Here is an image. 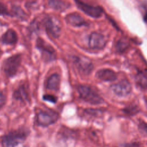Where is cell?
<instances>
[{
	"label": "cell",
	"mask_w": 147,
	"mask_h": 147,
	"mask_svg": "<svg viewBox=\"0 0 147 147\" xmlns=\"http://www.w3.org/2000/svg\"><path fill=\"white\" fill-rule=\"evenodd\" d=\"M78 90L80 98L88 103L92 105H98L103 102L100 95L90 87L81 85L78 87Z\"/></svg>",
	"instance_id": "obj_1"
},
{
	"label": "cell",
	"mask_w": 147,
	"mask_h": 147,
	"mask_svg": "<svg viewBox=\"0 0 147 147\" xmlns=\"http://www.w3.org/2000/svg\"><path fill=\"white\" fill-rule=\"evenodd\" d=\"M21 57L20 55H13L8 58L3 65V71L8 77L14 76L21 65Z\"/></svg>",
	"instance_id": "obj_2"
},
{
	"label": "cell",
	"mask_w": 147,
	"mask_h": 147,
	"mask_svg": "<svg viewBox=\"0 0 147 147\" xmlns=\"http://www.w3.org/2000/svg\"><path fill=\"white\" fill-rule=\"evenodd\" d=\"M25 138V134L22 131H16L5 135L2 138V147H16L22 142Z\"/></svg>",
	"instance_id": "obj_3"
},
{
	"label": "cell",
	"mask_w": 147,
	"mask_h": 147,
	"mask_svg": "<svg viewBox=\"0 0 147 147\" xmlns=\"http://www.w3.org/2000/svg\"><path fill=\"white\" fill-rule=\"evenodd\" d=\"M58 114L52 110H40L36 115L38 125L48 126L54 123L58 119Z\"/></svg>",
	"instance_id": "obj_4"
},
{
	"label": "cell",
	"mask_w": 147,
	"mask_h": 147,
	"mask_svg": "<svg viewBox=\"0 0 147 147\" xmlns=\"http://www.w3.org/2000/svg\"><path fill=\"white\" fill-rule=\"evenodd\" d=\"M37 47L41 51L43 59L46 61H51L56 59V53L54 48L41 38L37 40Z\"/></svg>",
	"instance_id": "obj_5"
},
{
	"label": "cell",
	"mask_w": 147,
	"mask_h": 147,
	"mask_svg": "<svg viewBox=\"0 0 147 147\" xmlns=\"http://www.w3.org/2000/svg\"><path fill=\"white\" fill-rule=\"evenodd\" d=\"M75 3L82 11L91 17L99 18L102 14V9L99 6L91 5L79 1H75Z\"/></svg>",
	"instance_id": "obj_6"
},
{
	"label": "cell",
	"mask_w": 147,
	"mask_h": 147,
	"mask_svg": "<svg viewBox=\"0 0 147 147\" xmlns=\"http://www.w3.org/2000/svg\"><path fill=\"white\" fill-rule=\"evenodd\" d=\"M111 90L115 94L119 96H125L129 95L131 91L130 83L126 79L121 80L111 86Z\"/></svg>",
	"instance_id": "obj_7"
},
{
	"label": "cell",
	"mask_w": 147,
	"mask_h": 147,
	"mask_svg": "<svg viewBox=\"0 0 147 147\" xmlns=\"http://www.w3.org/2000/svg\"><path fill=\"white\" fill-rule=\"evenodd\" d=\"M106 43L105 37L100 33L93 32L89 36L88 45L92 49H102L105 46Z\"/></svg>",
	"instance_id": "obj_8"
},
{
	"label": "cell",
	"mask_w": 147,
	"mask_h": 147,
	"mask_svg": "<svg viewBox=\"0 0 147 147\" xmlns=\"http://www.w3.org/2000/svg\"><path fill=\"white\" fill-rule=\"evenodd\" d=\"M74 63L77 69L84 75L89 74L93 69L92 64L87 59L75 57Z\"/></svg>",
	"instance_id": "obj_9"
},
{
	"label": "cell",
	"mask_w": 147,
	"mask_h": 147,
	"mask_svg": "<svg viewBox=\"0 0 147 147\" xmlns=\"http://www.w3.org/2000/svg\"><path fill=\"white\" fill-rule=\"evenodd\" d=\"M47 32L53 37H58L61 33V28L57 22L52 18H48L45 22Z\"/></svg>",
	"instance_id": "obj_10"
},
{
	"label": "cell",
	"mask_w": 147,
	"mask_h": 147,
	"mask_svg": "<svg viewBox=\"0 0 147 147\" xmlns=\"http://www.w3.org/2000/svg\"><path fill=\"white\" fill-rule=\"evenodd\" d=\"M96 77L105 82H113L117 79L116 73L109 69H102L98 71L95 75Z\"/></svg>",
	"instance_id": "obj_11"
},
{
	"label": "cell",
	"mask_w": 147,
	"mask_h": 147,
	"mask_svg": "<svg viewBox=\"0 0 147 147\" xmlns=\"http://www.w3.org/2000/svg\"><path fill=\"white\" fill-rule=\"evenodd\" d=\"M66 21L74 26L87 25L86 21L78 13H70L65 17Z\"/></svg>",
	"instance_id": "obj_12"
},
{
	"label": "cell",
	"mask_w": 147,
	"mask_h": 147,
	"mask_svg": "<svg viewBox=\"0 0 147 147\" xmlns=\"http://www.w3.org/2000/svg\"><path fill=\"white\" fill-rule=\"evenodd\" d=\"M18 37L13 29H9L1 37V41L5 44H14L17 42Z\"/></svg>",
	"instance_id": "obj_13"
},
{
	"label": "cell",
	"mask_w": 147,
	"mask_h": 147,
	"mask_svg": "<svg viewBox=\"0 0 147 147\" xmlns=\"http://www.w3.org/2000/svg\"><path fill=\"white\" fill-rule=\"evenodd\" d=\"M60 77L57 74H54L51 75L47 82L46 87L48 89L57 91L60 86Z\"/></svg>",
	"instance_id": "obj_14"
},
{
	"label": "cell",
	"mask_w": 147,
	"mask_h": 147,
	"mask_svg": "<svg viewBox=\"0 0 147 147\" xmlns=\"http://www.w3.org/2000/svg\"><path fill=\"white\" fill-rule=\"evenodd\" d=\"M28 92L25 85H21L14 92V97L16 99L25 102L28 100Z\"/></svg>",
	"instance_id": "obj_15"
},
{
	"label": "cell",
	"mask_w": 147,
	"mask_h": 147,
	"mask_svg": "<svg viewBox=\"0 0 147 147\" xmlns=\"http://www.w3.org/2000/svg\"><path fill=\"white\" fill-rule=\"evenodd\" d=\"M135 80L137 84L141 88L147 89V71L142 70L138 71L136 76Z\"/></svg>",
	"instance_id": "obj_16"
},
{
	"label": "cell",
	"mask_w": 147,
	"mask_h": 147,
	"mask_svg": "<svg viewBox=\"0 0 147 147\" xmlns=\"http://www.w3.org/2000/svg\"><path fill=\"white\" fill-rule=\"evenodd\" d=\"M49 5L52 8L58 10H64L69 7L68 3L61 1H51L49 2Z\"/></svg>",
	"instance_id": "obj_17"
},
{
	"label": "cell",
	"mask_w": 147,
	"mask_h": 147,
	"mask_svg": "<svg viewBox=\"0 0 147 147\" xmlns=\"http://www.w3.org/2000/svg\"><path fill=\"white\" fill-rule=\"evenodd\" d=\"M128 47L129 42L125 38H121L117 42L115 48L117 51L122 52L125 51Z\"/></svg>",
	"instance_id": "obj_18"
},
{
	"label": "cell",
	"mask_w": 147,
	"mask_h": 147,
	"mask_svg": "<svg viewBox=\"0 0 147 147\" xmlns=\"http://www.w3.org/2000/svg\"><path fill=\"white\" fill-rule=\"evenodd\" d=\"M43 99L47 101H49L52 103H56L57 101V98L51 95H45L43 96Z\"/></svg>",
	"instance_id": "obj_19"
},
{
	"label": "cell",
	"mask_w": 147,
	"mask_h": 147,
	"mask_svg": "<svg viewBox=\"0 0 147 147\" xmlns=\"http://www.w3.org/2000/svg\"><path fill=\"white\" fill-rule=\"evenodd\" d=\"M0 14L1 15H7L9 14L7 9L6 6L0 2Z\"/></svg>",
	"instance_id": "obj_20"
},
{
	"label": "cell",
	"mask_w": 147,
	"mask_h": 147,
	"mask_svg": "<svg viewBox=\"0 0 147 147\" xmlns=\"http://www.w3.org/2000/svg\"><path fill=\"white\" fill-rule=\"evenodd\" d=\"M6 102V97L3 93L0 91V110L2 108Z\"/></svg>",
	"instance_id": "obj_21"
},
{
	"label": "cell",
	"mask_w": 147,
	"mask_h": 147,
	"mask_svg": "<svg viewBox=\"0 0 147 147\" xmlns=\"http://www.w3.org/2000/svg\"><path fill=\"white\" fill-rule=\"evenodd\" d=\"M140 129L147 134V123L145 122H141L139 125Z\"/></svg>",
	"instance_id": "obj_22"
},
{
	"label": "cell",
	"mask_w": 147,
	"mask_h": 147,
	"mask_svg": "<svg viewBox=\"0 0 147 147\" xmlns=\"http://www.w3.org/2000/svg\"><path fill=\"white\" fill-rule=\"evenodd\" d=\"M143 17H144V21L147 23V9H146L145 10V12H144Z\"/></svg>",
	"instance_id": "obj_23"
},
{
	"label": "cell",
	"mask_w": 147,
	"mask_h": 147,
	"mask_svg": "<svg viewBox=\"0 0 147 147\" xmlns=\"http://www.w3.org/2000/svg\"><path fill=\"white\" fill-rule=\"evenodd\" d=\"M135 145L134 144H123L122 145H121L120 147H134Z\"/></svg>",
	"instance_id": "obj_24"
},
{
	"label": "cell",
	"mask_w": 147,
	"mask_h": 147,
	"mask_svg": "<svg viewBox=\"0 0 147 147\" xmlns=\"http://www.w3.org/2000/svg\"><path fill=\"white\" fill-rule=\"evenodd\" d=\"M144 99H145V103L146 104V106H147V96H145L144 98Z\"/></svg>",
	"instance_id": "obj_25"
}]
</instances>
